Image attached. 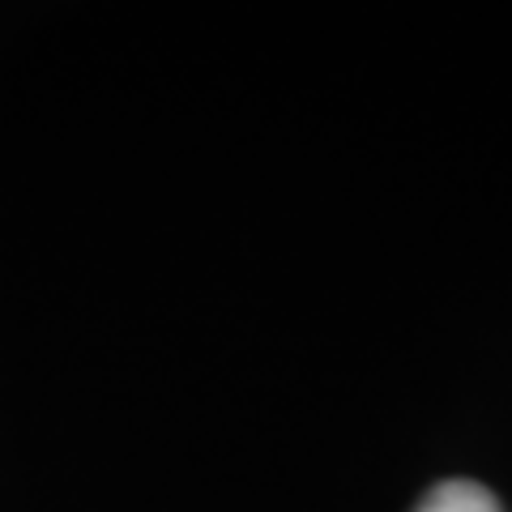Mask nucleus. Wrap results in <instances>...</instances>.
<instances>
[{
	"instance_id": "obj_1",
	"label": "nucleus",
	"mask_w": 512,
	"mask_h": 512,
	"mask_svg": "<svg viewBox=\"0 0 512 512\" xmlns=\"http://www.w3.org/2000/svg\"><path fill=\"white\" fill-rule=\"evenodd\" d=\"M414 512H500V504H495V495L487 487L453 478V483L431 487Z\"/></svg>"
}]
</instances>
